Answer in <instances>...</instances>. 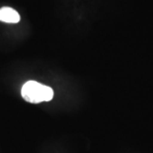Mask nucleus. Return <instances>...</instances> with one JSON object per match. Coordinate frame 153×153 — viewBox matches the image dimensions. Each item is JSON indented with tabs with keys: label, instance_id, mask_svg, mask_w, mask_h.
I'll return each instance as SVG.
<instances>
[{
	"label": "nucleus",
	"instance_id": "f03ea898",
	"mask_svg": "<svg viewBox=\"0 0 153 153\" xmlns=\"http://www.w3.org/2000/svg\"><path fill=\"white\" fill-rule=\"evenodd\" d=\"M21 20L19 13L10 7H3L0 9V22L6 23H18Z\"/></svg>",
	"mask_w": 153,
	"mask_h": 153
},
{
	"label": "nucleus",
	"instance_id": "f257e3e1",
	"mask_svg": "<svg viewBox=\"0 0 153 153\" xmlns=\"http://www.w3.org/2000/svg\"><path fill=\"white\" fill-rule=\"evenodd\" d=\"M22 95L27 102L38 104L43 101L51 100L54 97V91L49 86L32 80L22 86Z\"/></svg>",
	"mask_w": 153,
	"mask_h": 153
}]
</instances>
